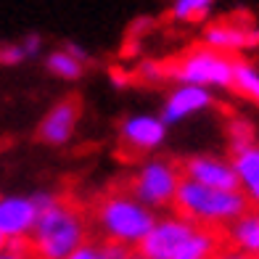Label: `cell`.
Masks as SVG:
<instances>
[{"label": "cell", "mask_w": 259, "mask_h": 259, "mask_svg": "<svg viewBox=\"0 0 259 259\" xmlns=\"http://www.w3.org/2000/svg\"><path fill=\"white\" fill-rule=\"evenodd\" d=\"M85 241H88L85 214L77 206L58 198L53 206L40 211L37 225L29 235V249L34 259H69Z\"/></svg>", "instance_id": "6da1fadb"}, {"label": "cell", "mask_w": 259, "mask_h": 259, "mask_svg": "<svg viewBox=\"0 0 259 259\" xmlns=\"http://www.w3.org/2000/svg\"><path fill=\"white\" fill-rule=\"evenodd\" d=\"M175 211L198 228L228 230L241 214L249 211V201L241 191H217L183 178L180 191L175 196Z\"/></svg>", "instance_id": "7a4b0ae2"}, {"label": "cell", "mask_w": 259, "mask_h": 259, "mask_svg": "<svg viewBox=\"0 0 259 259\" xmlns=\"http://www.w3.org/2000/svg\"><path fill=\"white\" fill-rule=\"evenodd\" d=\"M156 222V211L135 201L130 193H111L101 198L96 206V225L103 241L124 243L130 249H138L146 235L154 230Z\"/></svg>", "instance_id": "3957f363"}, {"label": "cell", "mask_w": 259, "mask_h": 259, "mask_svg": "<svg viewBox=\"0 0 259 259\" xmlns=\"http://www.w3.org/2000/svg\"><path fill=\"white\" fill-rule=\"evenodd\" d=\"M235 58L220 51H211L206 45L183 53L180 58L164 64V79H175L178 85H193V88H233V72Z\"/></svg>", "instance_id": "277c9868"}, {"label": "cell", "mask_w": 259, "mask_h": 259, "mask_svg": "<svg viewBox=\"0 0 259 259\" xmlns=\"http://www.w3.org/2000/svg\"><path fill=\"white\" fill-rule=\"evenodd\" d=\"M180 183H183V169L178 161L148 156L135 169L127 193L143 206H148L151 211H159V209L175 206V196L180 191Z\"/></svg>", "instance_id": "5b68a950"}, {"label": "cell", "mask_w": 259, "mask_h": 259, "mask_svg": "<svg viewBox=\"0 0 259 259\" xmlns=\"http://www.w3.org/2000/svg\"><path fill=\"white\" fill-rule=\"evenodd\" d=\"M167 140V124L159 114H135L119 124V146L130 159H148Z\"/></svg>", "instance_id": "8992f818"}, {"label": "cell", "mask_w": 259, "mask_h": 259, "mask_svg": "<svg viewBox=\"0 0 259 259\" xmlns=\"http://www.w3.org/2000/svg\"><path fill=\"white\" fill-rule=\"evenodd\" d=\"M198 225L183 220L180 214H167L159 217V222L154 225L143 243L138 246V254L143 259H175L178 251L183 249V243L193 235Z\"/></svg>", "instance_id": "52a82bcc"}, {"label": "cell", "mask_w": 259, "mask_h": 259, "mask_svg": "<svg viewBox=\"0 0 259 259\" xmlns=\"http://www.w3.org/2000/svg\"><path fill=\"white\" fill-rule=\"evenodd\" d=\"M204 45L211 51L235 56L259 45V27H254L249 19H238V16L211 21L204 29Z\"/></svg>", "instance_id": "ba28073f"}, {"label": "cell", "mask_w": 259, "mask_h": 259, "mask_svg": "<svg viewBox=\"0 0 259 259\" xmlns=\"http://www.w3.org/2000/svg\"><path fill=\"white\" fill-rule=\"evenodd\" d=\"M183 178L206 185V188H217V191H238V178L230 159L222 156H211V154H198V156H188L180 161Z\"/></svg>", "instance_id": "9c48e42d"}, {"label": "cell", "mask_w": 259, "mask_h": 259, "mask_svg": "<svg viewBox=\"0 0 259 259\" xmlns=\"http://www.w3.org/2000/svg\"><path fill=\"white\" fill-rule=\"evenodd\" d=\"M40 209L32 196H0V235L11 241H29Z\"/></svg>", "instance_id": "30bf717a"}, {"label": "cell", "mask_w": 259, "mask_h": 259, "mask_svg": "<svg viewBox=\"0 0 259 259\" xmlns=\"http://www.w3.org/2000/svg\"><path fill=\"white\" fill-rule=\"evenodd\" d=\"M211 106H214L211 90L193 88V85H178L167 98H164L159 116H161V122L169 127V124H180L185 119H191V116L211 109Z\"/></svg>", "instance_id": "8fae6325"}, {"label": "cell", "mask_w": 259, "mask_h": 259, "mask_svg": "<svg viewBox=\"0 0 259 259\" xmlns=\"http://www.w3.org/2000/svg\"><path fill=\"white\" fill-rule=\"evenodd\" d=\"M77 122H79V101L64 98L42 116L37 127V138L48 146H66L77 130Z\"/></svg>", "instance_id": "7c38bea8"}, {"label": "cell", "mask_w": 259, "mask_h": 259, "mask_svg": "<svg viewBox=\"0 0 259 259\" xmlns=\"http://www.w3.org/2000/svg\"><path fill=\"white\" fill-rule=\"evenodd\" d=\"M230 164L238 178V191L249 201V206L259 209V140L243 148H233Z\"/></svg>", "instance_id": "4fadbf2b"}, {"label": "cell", "mask_w": 259, "mask_h": 259, "mask_svg": "<svg viewBox=\"0 0 259 259\" xmlns=\"http://www.w3.org/2000/svg\"><path fill=\"white\" fill-rule=\"evenodd\" d=\"M228 243L233 251L259 259V209H251L228 228Z\"/></svg>", "instance_id": "5bb4252c"}, {"label": "cell", "mask_w": 259, "mask_h": 259, "mask_svg": "<svg viewBox=\"0 0 259 259\" xmlns=\"http://www.w3.org/2000/svg\"><path fill=\"white\" fill-rule=\"evenodd\" d=\"M233 90L259 106V69L243 58H235V72H233Z\"/></svg>", "instance_id": "9a60e30c"}, {"label": "cell", "mask_w": 259, "mask_h": 259, "mask_svg": "<svg viewBox=\"0 0 259 259\" xmlns=\"http://www.w3.org/2000/svg\"><path fill=\"white\" fill-rule=\"evenodd\" d=\"M45 69H48L53 77H58V79L72 82V79H79V77H82V72H85V64L77 61L72 53H66V51L61 48V51L48 53V58H45Z\"/></svg>", "instance_id": "2e32d148"}, {"label": "cell", "mask_w": 259, "mask_h": 259, "mask_svg": "<svg viewBox=\"0 0 259 259\" xmlns=\"http://www.w3.org/2000/svg\"><path fill=\"white\" fill-rule=\"evenodd\" d=\"M211 6L214 0H172L169 16L178 21H201L211 11Z\"/></svg>", "instance_id": "e0dca14e"}, {"label": "cell", "mask_w": 259, "mask_h": 259, "mask_svg": "<svg viewBox=\"0 0 259 259\" xmlns=\"http://www.w3.org/2000/svg\"><path fill=\"white\" fill-rule=\"evenodd\" d=\"M228 140H230V151L251 146L256 143V127L249 119H243V116H233L228 122Z\"/></svg>", "instance_id": "ac0fdd59"}, {"label": "cell", "mask_w": 259, "mask_h": 259, "mask_svg": "<svg viewBox=\"0 0 259 259\" xmlns=\"http://www.w3.org/2000/svg\"><path fill=\"white\" fill-rule=\"evenodd\" d=\"M27 58L29 56L21 42H0V66H16Z\"/></svg>", "instance_id": "d6986e66"}, {"label": "cell", "mask_w": 259, "mask_h": 259, "mask_svg": "<svg viewBox=\"0 0 259 259\" xmlns=\"http://www.w3.org/2000/svg\"><path fill=\"white\" fill-rule=\"evenodd\" d=\"M69 259H109L106 241H85Z\"/></svg>", "instance_id": "ffe728a7"}, {"label": "cell", "mask_w": 259, "mask_h": 259, "mask_svg": "<svg viewBox=\"0 0 259 259\" xmlns=\"http://www.w3.org/2000/svg\"><path fill=\"white\" fill-rule=\"evenodd\" d=\"M0 259H34V254L29 249V241H11Z\"/></svg>", "instance_id": "44dd1931"}, {"label": "cell", "mask_w": 259, "mask_h": 259, "mask_svg": "<svg viewBox=\"0 0 259 259\" xmlns=\"http://www.w3.org/2000/svg\"><path fill=\"white\" fill-rule=\"evenodd\" d=\"M138 77L146 79V82H159V79H164V64H154V61L140 64Z\"/></svg>", "instance_id": "7402d4cb"}, {"label": "cell", "mask_w": 259, "mask_h": 259, "mask_svg": "<svg viewBox=\"0 0 259 259\" xmlns=\"http://www.w3.org/2000/svg\"><path fill=\"white\" fill-rule=\"evenodd\" d=\"M19 42L24 45V51H27V56H29V58H32V56H37V53H40V48H42V37H40L37 32H29L27 37H21Z\"/></svg>", "instance_id": "603a6c76"}, {"label": "cell", "mask_w": 259, "mask_h": 259, "mask_svg": "<svg viewBox=\"0 0 259 259\" xmlns=\"http://www.w3.org/2000/svg\"><path fill=\"white\" fill-rule=\"evenodd\" d=\"M64 51H66V53H72V56L77 58V61H82L85 66L90 64V53H88L85 48H82V45H77V42H66V45H64Z\"/></svg>", "instance_id": "cb8c5ba5"}, {"label": "cell", "mask_w": 259, "mask_h": 259, "mask_svg": "<svg viewBox=\"0 0 259 259\" xmlns=\"http://www.w3.org/2000/svg\"><path fill=\"white\" fill-rule=\"evenodd\" d=\"M6 246H8V241L3 238V235H0V254H3V251H6Z\"/></svg>", "instance_id": "d4e9b609"}, {"label": "cell", "mask_w": 259, "mask_h": 259, "mask_svg": "<svg viewBox=\"0 0 259 259\" xmlns=\"http://www.w3.org/2000/svg\"><path fill=\"white\" fill-rule=\"evenodd\" d=\"M133 259H143V256H140V254H138V249H135V256H133Z\"/></svg>", "instance_id": "484cf974"}, {"label": "cell", "mask_w": 259, "mask_h": 259, "mask_svg": "<svg viewBox=\"0 0 259 259\" xmlns=\"http://www.w3.org/2000/svg\"><path fill=\"white\" fill-rule=\"evenodd\" d=\"M241 259H251V256H241Z\"/></svg>", "instance_id": "4316f807"}]
</instances>
